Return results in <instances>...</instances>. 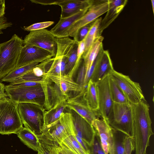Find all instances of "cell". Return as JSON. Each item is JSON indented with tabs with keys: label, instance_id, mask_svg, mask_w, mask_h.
Returning a JSON list of instances; mask_svg holds the SVG:
<instances>
[{
	"label": "cell",
	"instance_id": "7c38bea8",
	"mask_svg": "<svg viewBox=\"0 0 154 154\" xmlns=\"http://www.w3.org/2000/svg\"><path fill=\"white\" fill-rule=\"evenodd\" d=\"M66 108L70 114L74 134L82 139L90 147L94 143L96 136L93 127L74 110Z\"/></svg>",
	"mask_w": 154,
	"mask_h": 154
},
{
	"label": "cell",
	"instance_id": "4316f807",
	"mask_svg": "<svg viewBox=\"0 0 154 154\" xmlns=\"http://www.w3.org/2000/svg\"><path fill=\"white\" fill-rule=\"evenodd\" d=\"M39 62H35L15 68L4 77L1 79V82H11L32 70Z\"/></svg>",
	"mask_w": 154,
	"mask_h": 154
},
{
	"label": "cell",
	"instance_id": "60d3db41",
	"mask_svg": "<svg viewBox=\"0 0 154 154\" xmlns=\"http://www.w3.org/2000/svg\"><path fill=\"white\" fill-rule=\"evenodd\" d=\"M12 25L11 22H8L6 18L3 16L0 18V34L3 33L2 30Z\"/></svg>",
	"mask_w": 154,
	"mask_h": 154
},
{
	"label": "cell",
	"instance_id": "7402d4cb",
	"mask_svg": "<svg viewBox=\"0 0 154 154\" xmlns=\"http://www.w3.org/2000/svg\"><path fill=\"white\" fill-rule=\"evenodd\" d=\"M63 101L56 104L50 109L45 110L44 113L43 130L50 127L60 118L66 107ZM43 132V131H42Z\"/></svg>",
	"mask_w": 154,
	"mask_h": 154
},
{
	"label": "cell",
	"instance_id": "52a82bcc",
	"mask_svg": "<svg viewBox=\"0 0 154 154\" xmlns=\"http://www.w3.org/2000/svg\"><path fill=\"white\" fill-rule=\"evenodd\" d=\"M110 74L129 103L133 105L146 100L139 83L133 81L128 75L114 69Z\"/></svg>",
	"mask_w": 154,
	"mask_h": 154
},
{
	"label": "cell",
	"instance_id": "f1b7e54d",
	"mask_svg": "<svg viewBox=\"0 0 154 154\" xmlns=\"http://www.w3.org/2000/svg\"><path fill=\"white\" fill-rule=\"evenodd\" d=\"M37 136L40 143L38 152L43 154H58L57 151V143L47 139L42 134Z\"/></svg>",
	"mask_w": 154,
	"mask_h": 154
},
{
	"label": "cell",
	"instance_id": "f6af8a7d",
	"mask_svg": "<svg viewBox=\"0 0 154 154\" xmlns=\"http://www.w3.org/2000/svg\"><path fill=\"white\" fill-rule=\"evenodd\" d=\"M151 4H152V11L153 13L154 14V1L153 0H151Z\"/></svg>",
	"mask_w": 154,
	"mask_h": 154
},
{
	"label": "cell",
	"instance_id": "9a60e30c",
	"mask_svg": "<svg viewBox=\"0 0 154 154\" xmlns=\"http://www.w3.org/2000/svg\"><path fill=\"white\" fill-rule=\"evenodd\" d=\"M109 74L96 83L98 104V111L101 118L107 120L113 103L109 88Z\"/></svg>",
	"mask_w": 154,
	"mask_h": 154
},
{
	"label": "cell",
	"instance_id": "8992f818",
	"mask_svg": "<svg viewBox=\"0 0 154 154\" xmlns=\"http://www.w3.org/2000/svg\"><path fill=\"white\" fill-rule=\"evenodd\" d=\"M5 91L8 97L17 104L32 103L44 107L45 96L42 85L22 88H9L5 85Z\"/></svg>",
	"mask_w": 154,
	"mask_h": 154
},
{
	"label": "cell",
	"instance_id": "5bb4252c",
	"mask_svg": "<svg viewBox=\"0 0 154 154\" xmlns=\"http://www.w3.org/2000/svg\"><path fill=\"white\" fill-rule=\"evenodd\" d=\"M85 91L82 90L77 95L68 98L64 103L66 107L74 110L91 124L94 120L101 117L98 111L91 109L84 99Z\"/></svg>",
	"mask_w": 154,
	"mask_h": 154
},
{
	"label": "cell",
	"instance_id": "6da1fadb",
	"mask_svg": "<svg viewBox=\"0 0 154 154\" xmlns=\"http://www.w3.org/2000/svg\"><path fill=\"white\" fill-rule=\"evenodd\" d=\"M149 110V106L146 100L132 105L131 130L134 154H147L150 138L154 134Z\"/></svg>",
	"mask_w": 154,
	"mask_h": 154
},
{
	"label": "cell",
	"instance_id": "83f0119b",
	"mask_svg": "<svg viewBox=\"0 0 154 154\" xmlns=\"http://www.w3.org/2000/svg\"><path fill=\"white\" fill-rule=\"evenodd\" d=\"M109 84L111 98L113 102L118 103H128L111 74L109 75Z\"/></svg>",
	"mask_w": 154,
	"mask_h": 154
},
{
	"label": "cell",
	"instance_id": "ac0fdd59",
	"mask_svg": "<svg viewBox=\"0 0 154 154\" xmlns=\"http://www.w3.org/2000/svg\"><path fill=\"white\" fill-rule=\"evenodd\" d=\"M94 1L93 0H58L57 5L60 6L61 9L60 18L66 17L89 8Z\"/></svg>",
	"mask_w": 154,
	"mask_h": 154
},
{
	"label": "cell",
	"instance_id": "ab89813d",
	"mask_svg": "<svg viewBox=\"0 0 154 154\" xmlns=\"http://www.w3.org/2000/svg\"><path fill=\"white\" fill-rule=\"evenodd\" d=\"M57 151L58 154H76L62 143H58Z\"/></svg>",
	"mask_w": 154,
	"mask_h": 154
},
{
	"label": "cell",
	"instance_id": "e0dca14e",
	"mask_svg": "<svg viewBox=\"0 0 154 154\" xmlns=\"http://www.w3.org/2000/svg\"><path fill=\"white\" fill-rule=\"evenodd\" d=\"M94 69L91 79L96 83L110 74L114 69L109 51L102 47L95 59Z\"/></svg>",
	"mask_w": 154,
	"mask_h": 154
},
{
	"label": "cell",
	"instance_id": "30bf717a",
	"mask_svg": "<svg viewBox=\"0 0 154 154\" xmlns=\"http://www.w3.org/2000/svg\"><path fill=\"white\" fill-rule=\"evenodd\" d=\"M24 45H31L46 50L56 56L57 45L56 38L45 29L30 32L23 40Z\"/></svg>",
	"mask_w": 154,
	"mask_h": 154
},
{
	"label": "cell",
	"instance_id": "277c9868",
	"mask_svg": "<svg viewBox=\"0 0 154 154\" xmlns=\"http://www.w3.org/2000/svg\"><path fill=\"white\" fill-rule=\"evenodd\" d=\"M19 116L24 127L37 136L42 134L44 125V107L29 103L17 104Z\"/></svg>",
	"mask_w": 154,
	"mask_h": 154
},
{
	"label": "cell",
	"instance_id": "2e32d148",
	"mask_svg": "<svg viewBox=\"0 0 154 154\" xmlns=\"http://www.w3.org/2000/svg\"><path fill=\"white\" fill-rule=\"evenodd\" d=\"M42 86L45 96L44 108L45 110L69 97L64 94L59 87L45 76Z\"/></svg>",
	"mask_w": 154,
	"mask_h": 154
},
{
	"label": "cell",
	"instance_id": "4fadbf2b",
	"mask_svg": "<svg viewBox=\"0 0 154 154\" xmlns=\"http://www.w3.org/2000/svg\"><path fill=\"white\" fill-rule=\"evenodd\" d=\"M54 57L48 51L31 45H24L21 48L15 68L35 62H39Z\"/></svg>",
	"mask_w": 154,
	"mask_h": 154
},
{
	"label": "cell",
	"instance_id": "bcb514c9",
	"mask_svg": "<svg viewBox=\"0 0 154 154\" xmlns=\"http://www.w3.org/2000/svg\"><path fill=\"white\" fill-rule=\"evenodd\" d=\"M37 154H42V153L40 152H38V153Z\"/></svg>",
	"mask_w": 154,
	"mask_h": 154
},
{
	"label": "cell",
	"instance_id": "f546056e",
	"mask_svg": "<svg viewBox=\"0 0 154 154\" xmlns=\"http://www.w3.org/2000/svg\"><path fill=\"white\" fill-rule=\"evenodd\" d=\"M54 59V57H53L41 62L30 70V72L36 77H44L45 74L51 67Z\"/></svg>",
	"mask_w": 154,
	"mask_h": 154
},
{
	"label": "cell",
	"instance_id": "7bdbcfd3",
	"mask_svg": "<svg viewBox=\"0 0 154 154\" xmlns=\"http://www.w3.org/2000/svg\"><path fill=\"white\" fill-rule=\"evenodd\" d=\"M5 1L0 0V18L4 16L5 14Z\"/></svg>",
	"mask_w": 154,
	"mask_h": 154
},
{
	"label": "cell",
	"instance_id": "9c48e42d",
	"mask_svg": "<svg viewBox=\"0 0 154 154\" xmlns=\"http://www.w3.org/2000/svg\"><path fill=\"white\" fill-rule=\"evenodd\" d=\"M74 134L70 113L63 112L58 121L50 127L44 129L42 134L47 139L61 143L68 136Z\"/></svg>",
	"mask_w": 154,
	"mask_h": 154
},
{
	"label": "cell",
	"instance_id": "ba28073f",
	"mask_svg": "<svg viewBox=\"0 0 154 154\" xmlns=\"http://www.w3.org/2000/svg\"><path fill=\"white\" fill-rule=\"evenodd\" d=\"M109 8V0H94L93 4L85 14L69 29L67 32L68 37L74 38L80 28L93 22L106 13Z\"/></svg>",
	"mask_w": 154,
	"mask_h": 154
},
{
	"label": "cell",
	"instance_id": "484cf974",
	"mask_svg": "<svg viewBox=\"0 0 154 154\" xmlns=\"http://www.w3.org/2000/svg\"><path fill=\"white\" fill-rule=\"evenodd\" d=\"M83 97L91 109L98 111L99 107L96 83L91 79L88 82Z\"/></svg>",
	"mask_w": 154,
	"mask_h": 154
},
{
	"label": "cell",
	"instance_id": "ffe728a7",
	"mask_svg": "<svg viewBox=\"0 0 154 154\" xmlns=\"http://www.w3.org/2000/svg\"><path fill=\"white\" fill-rule=\"evenodd\" d=\"M109 9L106 15L101 20L99 30L100 36L103 31L117 17L127 4L128 1L109 0Z\"/></svg>",
	"mask_w": 154,
	"mask_h": 154
},
{
	"label": "cell",
	"instance_id": "d6986e66",
	"mask_svg": "<svg viewBox=\"0 0 154 154\" xmlns=\"http://www.w3.org/2000/svg\"><path fill=\"white\" fill-rule=\"evenodd\" d=\"M88 9L81 11L66 17L60 18L58 22L50 31L55 38L68 37L67 32L69 29L76 21L85 14Z\"/></svg>",
	"mask_w": 154,
	"mask_h": 154
},
{
	"label": "cell",
	"instance_id": "d4e9b609",
	"mask_svg": "<svg viewBox=\"0 0 154 154\" xmlns=\"http://www.w3.org/2000/svg\"><path fill=\"white\" fill-rule=\"evenodd\" d=\"M102 20L101 17H99L93 22L88 33L84 39L85 48L82 56L86 54L96 39L100 36L99 30Z\"/></svg>",
	"mask_w": 154,
	"mask_h": 154
},
{
	"label": "cell",
	"instance_id": "b9f144b4",
	"mask_svg": "<svg viewBox=\"0 0 154 154\" xmlns=\"http://www.w3.org/2000/svg\"><path fill=\"white\" fill-rule=\"evenodd\" d=\"M74 135L76 140L81 145L82 147L87 152L90 154V147L88 146L85 142L82 139L76 135L75 134Z\"/></svg>",
	"mask_w": 154,
	"mask_h": 154
},
{
	"label": "cell",
	"instance_id": "74e56055",
	"mask_svg": "<svg viewBox=\"0 0 154 154\" xmlns=\"http://www.w3.org/2000/svg\"><path fill=\"white\" fill-rule=\"evenodd\" d=\"M93 22L80 28L73 38L74 40L77 42L83 41L88 33Z\"/></svg>",
	"mask_w": 154,
	"mask_h": 154
},
{
	"label": "cell",
	"instance_id": "e575fe53",
	"mask_svg": "<svg viewBox=\"0 0 154 154\" xmlns=\"http://www.w3.org/2000/svg\"><path fill=\"white\" fill-rule=\"evenodd\" d=\"M61 58L55 57L51 67L46 73L57 76L61 75Z\"/></svg>",
	"mask_w": 154,
	"mask_h": 154
},
{
	"label": "cell",
	"instance_id": "603a6c76",
	"mask_svg": "<svg viewBox=\"0 0 154 154\" xmlns=\"http://www.w3.org/2000/svg\"><path fill=\"white\" fill-rule=\"evenodd\" d=\"M103 39V37L101 35L98 37L86 54L82 57L85 66L86 74L97 56L101 48L103 47L102 42Z\"/></svg>",
	"mask_w": 154,
	"mask_h": 154
},
{
	"label": "cell",
	"instance_id": "f35d334b",
	"mask_svg": "<svg viewBox=\"0 0 154 154\" xmlns=\"http://www.w3.org/2000/svg\"><path fill=\"white\" fill-rule=\"evenodd\" d=\"M90 154H106L101 148L99 139L96 134L94 143L90 148Z\"/></svg>",
	"mask_w": 154,
	"mask_h": 154
},
{
	"label": "cell",
	"instance_id": "cb8c5ba5",
	"mask_svg": "<svg viewBox=\"0 0 154 154\" xmlns=\"http://www.w3.org/2000/svg\"><path fill=\"white\" fill-rule=\"evenodd\" d=\"M20 140L28 147L38 152L40 145L37 136L31 131L25 127L17 134Z\"/></svg>",
	"mask_w": 154,
	"mask_h": 154
},
{
	"label": "cell",
	"instance_id": "d6a6232c",
	"mask_svg": "<svg viewBox=\"0 0 154 154\" xmlns=\"http://www.w3.org/2000/svg\"><path fill=\"white\" fill-rule=\"evenodd\" d=\"M77 73V76L76 82L79 85L82 89L86 74L85 66L82 58Z\"/></svg>",
	"mask_w": 154,
	"mask_h": 154
},
{
	"label": "cell",
	"instance_id": "8d00e7d4",
	"mask_svg": "<svg viewBox=\"0 0 154 154\" xmlns=\"http://www.w3.org/2000/svg\"><path fill=\"white\" fill-rule=\"evenodd\" d=\"M54 23V22L53 21L37 23L24 27V29L26 31L30 32L44 29L49 27L53 24Z\"/></svg>",
	"mask_w": 154,
	"mask_h": 154
},
{
	"label": "cell",
	"instance_id": "3957f363",
	"mask_svg": "<svg viewBox=\"0 0 154 154\" xmlns=\"http://www.w3.org/2000/svg\"><path fill=\"white\" fill-rule=\"evenodd\" d=\"M23 40L16 34L8 41L0 44V79L16 67Z\"/></svg>",
	"mask_w": 154,
	"mask_h": 154
},
{
	"label": "cell",
	"instance_id": "44dd1931",
	"mask_svg": "<svg viewBox=\"0 0 154 154\" xmlns=\"http://www.w3.org/2000/svg\"><path fill=\"white\" fill-rule=\"evenodd\" d=\"M45 76L56 84L64 94L69 97L68 93L74 92L79 94L82 90L79 85L68 76H57L46 73Z\"/></svg>",
	"mask_w": 154,
	"mask_h": 154
},
{
	"label": "cell",
	"instance_id": "d590c367",
	"mask_svg": "<svg viewBox=\"0 0 154 154\" xmlns=\"http://www.w3.org/2000/svg\"><path fill=\"white\" fill-rule=\"evenodd\" d=\"M134 150L133 137L125 135L124 138V150L123 154H131Z\"/></svg>",
	"mask_w": 154,
	"mask_h": 154
},
{
	"label": "cell",
	"instance_id": "7a4b0ae2",
	"mask_svg": "<svg viewBox=\"0 0 154 154\" xmlns=\"http://www.w3.org/2000/svg\"><path fill=\"white\" fill-rule=\"evenodd\" d=\"M17 104L9 98L0 99V134H17L23 128Z\"/></svg>",
	"mask_w": 154,
	"mask_h": 154
},
{
	"label": "cell",
	"instance_id": "4dcf8cb0",
	"mask_svg": "<svg viewBox=\"0 0 154 154\" xmlns=\"http://www.w3.org/2000/svg\"><path fill=\"white\" fill-rule=\"evenodd\" d=\"M76 154H89L82 147L76 140L74 134L70 135L61 142Z\"/></svg>",
	"mask_w": 154,
	"mask_h": 154
},
{
	"label": "cell",
	"instance_id": "8fae6325",
	"mask_svg": "<svg viewBox=\"0 0 154 154\" xmlns=\"http://www.w3.org/2000/svg\"><path fill=\"white\" fill-rule=\"evenodd\" d=\"M92 125L98 137L101 146L106 154H116L114 130L107 120L101 118L94 120Z\"/></svg>",
	"mask_w": 154,
	"mask_h": 154
},
{
	"label": "cell",
	"instance_id": "5b68a950",
	"mask_svg": "<svg viewBox=\"0 0 154 154\" xmlns=\"http://www.w3.org/2000/svg\"><path fill=\"white\" fill-rule=\"evenodd\" d=\"M132 105L129 103L113 102L107 121L115 131L132 137L131 111Z\"/></svg>",
	"mask_w": 154,
	"mask_h": 154
},
{
	"label": "cell",
	"instance_id": "ee69618b",
	"mask_svg": "<svg viewBox=\"0 0 154 154\" xmlns=\"http://www.w3.org/2000/svg\"><path fill=\"white\" fill-rule=\"evenodd\" d=\"M5 85L0 82V99L1 98L8 97L5 91Z\"/></svg>",
	"mask_w": 154,
	"mask_h": 154
},
{
	"label": "cell",
	"instance_id": "1f68e13d",
	"mask_svg": "<svg viewBox=\"0 0 154 154\" xmlns=\"http://www.w3.org/2000/svg\"><path fill=\"white\" fill-rule=\"evenodd\" d=\"M78 42L74 45L72 52L67 57L66 60L64 75L69 76L75 64L77 54Z\"/></svg>",
	"mask_w": 154,
	"mask_h": 154
},
{
	"label": "cell",
	"instance_id": "836d02e7",
	"mask_svg": "<svg viewBox=\"0 0 154 154\" xmlns=\"http://www.w3.org/2000/svg\"><path fill=\"white\" fill-rule=\"evenodd\" d=\"M44 79L39 81H25L19 82H11L10 83L9 85L5 86L9 88H22L35 86L41 85L43 82Z\"/></svg>",
	"mask_w": 154,
	"mask_h": 154
}]
</instances>
